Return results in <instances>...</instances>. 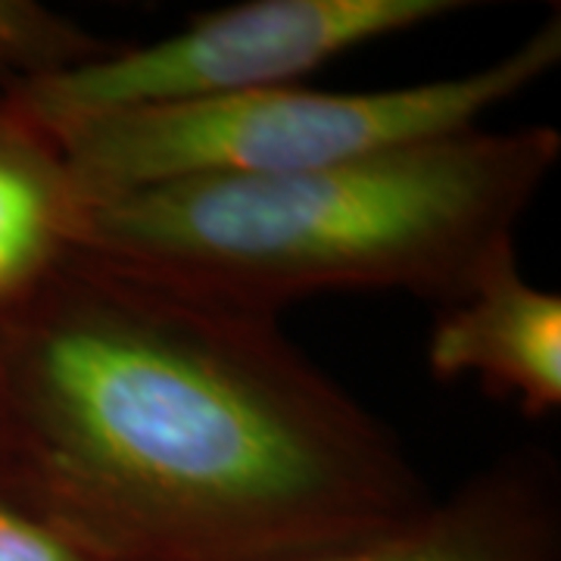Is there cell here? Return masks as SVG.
Wrapping results in <instances>:
<instances>
[{
	"instance_id": "1",
	"label": "cell",
	"mask_w": 561,
	"mask_h": 561,
	"mask_svg": "<svg viewBox=\"0 0 561 561\" xmlns=\"http://www.w3.org/2000/svg\"><path fill=\"white\" fill-rule=\"evenodd\" d=\"M0 486L94 561H256L434 500L278 316L76 250L0 316Z\"/></svg>"
},
{
	"instance_id": "2",
	"label": "cell",
	"mask_w": 561,
	"mask_h": 561,
	"mask_svg": "<svg viewBox=\"0 0 561 561\" xmlns=\"http://www.w3.org/2000/svg\"><path fill=\"white\" fill-rule=\"evenodd\" d=\"M561 131L468 128L287 175L184 179L88 203L81 250L278 316L337 290L456 300L537 201Z\"/></svg>"
},
{
	"instance_id": "3",
	"label": "cell",
	"mask_w": 561,
	"mask_h": 561,
	"mask_svg": "<svg viewBox=\"0 0 561 561\" xmlns=\"http://www.w3.org/2000/svg\"><path fill=\"white\" fill-rule=\"evenodd\" d=\"M561 60V16L512 54L456 79L378 91L284 84L225 101L103 113L47 125L84 201L184 179L287 175L478 128Z\"/></svg>"
},
{
	"instance_id": "4",
	"label": "cell",
	"mask_w": 561,
	"mask_h": 561,
	"mask_svg": "<svg viewBox=\"0 0 561 561\" xmlns=\"http://www.w3.org/2000/svg\"><path fill=\"white\" fill-rule=\"evenodd\" d=\"M465 7L456 0H250L206 13L179 35L116 47L79 69L3 94L41 125L225 101L297 84L346 50Z\"/></svg>"
},
{
	"instance_id": "5",
	"label": "cell",
	"mask_w": 561,
	"mask_h": 561,
	"mask_svg": "<svg viewBox=\"0 0 561 561\" xmlns=\"http://www.w3.org/2000/svg\"><path fill=\"white\" fill-rule=\"evenodd\" d=\"M256 561H561L559 481L542 456L502 459L405 518Z\"/></svg>"
},
{
	"instance_id": "6",
	"label": "cell",
	"mask_w": 561,
	"mask_h": 561,
	"mask_svg": "<svg viewBox=\"0 0 561 561\" xmlns=\"http://www.w3.org/2000/svg\"><path fill=\"white\" fill-rule=\"evenodd\" d=\"M437 381L474 375L486 393L512 400L527 419L561 405V297L522 275L505 243L456 300L443 302L427 341Z\"/></svg>"
},
{
	"instance_id": "7",
	"label": "cell",
	"mask_w": 561,
	"mask_h": 561,
	"mask_svg": "<svg viewBox=\"0 0 561 561\" xmlns=\"http://www.w3.org/2000/svg\"><path fill=\"white\" fill-rule=\"evenodd\" d=\"M88 201L47 125L0 91V316L76 253Z\"/></svg>"
},
{
	"instance_id": "8",
	"label": "cell",
	"mask_w": 561,
	"mask_h": 561,
	"mask_svg": "<svg viewBox=\"0 0 561 561\" xmlns=\"http://www.w3.org/2000/svg\"><path fill=\"white\" fill-rule=\"evenodd\" d=\"M116 44L35 0H0V91L54 79L106 57Z\"/></svg>"
},
{
	"instance_id": "9",
	"label": "cell",
	"mask_w": 561,
	"mask_h": 561,
	"mask_svg": "<svg viewBox=\"0 0 561 561\" xmlns=\"http://www.w3.org/2000/svg\"><path fill=\"white\" fill-rule=\"evenodd\" d=\"M0 561H94L57 524L0 486Z\"/></svg>"
},
{
	"instance_id": "10",
	"label": "cell",
	"mask_w": 561,
	"mask_h": 561,
	"mask_svg": "<svg viewBox=\"0 0 561 561\" xmlns=\"http://www.w3.org/2000/svg\"><path fill=\"white\" fill-rule=\"evenodd\" d=\"M0 461H3V419H0Z\"/></svg>"
}]
</instances>
